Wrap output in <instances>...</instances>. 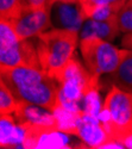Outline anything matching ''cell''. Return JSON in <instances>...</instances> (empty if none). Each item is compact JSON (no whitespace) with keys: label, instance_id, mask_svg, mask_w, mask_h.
<instances>
[{"label":"cell","instance_id":"cell-1","mask_svg":"<svg viewBox=\"0 0 132 149\" xmlns=\"http://www.w3.org/2000/svg\"><path fill=\"white\" fill-rule=\"evenodd\" d=\"M0 80L6 84L18 102L38 105L51 112L61 106L57 81L42 69L1 65Z\"/></svg>","mask_w":132,"mask_h":149},{"label":"cell","instance_id":"cell-2","mask_svg":"<svg viewBox=\"0 0 132 149\" xmlns=\"http://www.w3.org/2000/svg\"><path fill=\"white\" fill-rule=\"evenodd\" d=\"M99 79L100 75L71 58L56 78L61 106L70 112H88L100 117Z\"/></svg>","mask_w":132,"mask_h":149},{"label":"cell","instance_id":"cell-3","mask_svg":"<svg viewBox=\"0 0 132 149\" xmlns=\"http://www.w3.org/2000/svg\"><path fill=\"white\" fill-rule=\"evenodd\" d=\"M36 38L42 70L56 80L64 66L73 58L79 42V31L56 28L44 31Z\"/></svg>","mask_w":132,"mask_h":149},{"label":"cell","instance_id":"cell-4","mask_svg":"<svg viewBox=\"0 0 132 149\" xmlns=\"http://www.w3.org/2000/svg\"><path fill=\"white\" fill-rule=\"evenodd\" d=\"M100 119L111 137L123 147L124 139L132 134V92L111 86L101 104Z\"/></svg>","mask_w":132,"mask_h":149},{"label":"cell","instance_id":"cell-5","mask_svg":"<svg viewBox=\"0 0 132 149\" xmlns=\"http://www.w3.org/2000/svg\"><path fill=\"white\" fill-rule=\"evenodd\" d=\"M0 63L42 69L36 44L29 40H20L10 22L4 18H0Z\"/></svg>","mask_w":132,"mask_h":149},{"label":"cell","instance_id":"cell-6","mask_svg":"<svg viewBox=\"0 0 132 149\" xmlns=\"http://www.w3.org/2000/svg\"><path fill=\"white\" fill-rule=\"evenodd\" d=\"M80 50L87 69L100 77L114 72L120 63L122 49L119 50L111 42L99 37H82Z\"/></svg>","mask_w":132,"mask_h":149},{"label":"cell","instance_id":"cell-7","mask_svg":"<svg viewBox=\"0 0 132 149\" xmlns=\"http://www.w3.org/2000/svg\"><path fill=\"white\" fill-rule=\"evenodd\" d=\"M51 8L50 3L44 6H31L24 3L7 20L20 40H30L50 29Z\"/></svg>","mask_w":132,"mask_h":149},{"label":"cell","instance_id":"cell-8","mask_svg":"<svg viewBox=\"0 0 132 149\" xmlns=\"http://www.w3.org/2000/svg\"><path fill=\"white\" fill-rule=\"evenodd\" d=\"M73 135L81 139L89 148H123L111 137L100 117L93 113L75 112Z\"/></svg>","mask_w":132,"mask_h":149},{"label":"cell","instance_id":"cell-9","mask_svg":"<svg viewBox=\"0 0 132 149\" xmlns=\"http://www.w3.org/2000/svg\"><path fill=\"white\" fill-rule=\"evenodd\" d=\"M119 32H120V30H119V26H118L117 16L111 17L109 19H104V20L89 18L88 22L82 26L81 38L82 37H88V36H95L105 41L112 42L119 35Z\"/></svg>","mask_w":132,"mask_h":149},{"label":"cell","instance_id":"cell-10","mask_svg":"<svg viewBox=\"0 0 132 149\" xmlns=\"http://www.w3.org/2000/svg\"><path fill=\"white\" fill-rule=\"evenodd\" d=\"M107 75V80L112 86L132 92V50L122 49L120 63L114 72Z\"/></svg>","mask_w":132,"mask_h":149},{"label":"cell","instance_id":"cell-11","mask_svg":"<svg viewBox=\"0 0 132 149\" xmlns=\"http://www.w3.org/2000/svg\"><path fill=\"white\" fill-rule=\"evenodd\" d=\"M12 115H0V147L23 148L21 129Z\"/></svg>","mask_w":132,"mask_h":149},{"label":"cell","instance_id":"cell-12","mask_svg":"<svg viewBox=\"0 0 132 149\" xmlns=\"http://www.w3.org/2000/svg\"><path fill=\"white\" fill-rule=\"evenodd\" d=\"M127 0H79V5L81 10L82 19H88L97 10L101 7H112L115 10H120V7Z\"/></svg>","mask_w":132,"mask_h":149},{"label":"cell","instance_id":"cell-13","mask_svg":"<svg viewBox=\"0 0 132 149\" xmlns=\"http://www.w3.org/2000/svg\"><path fill=\"white\" fill-rule=\"evenodd\" d=\"M19 105L17 98L4 81L0 80V115H12Z\"/></svg>","mask_w":132,"mask_h":149},{"label":"cell","instance_id":"cell-14","mask_svg":"<svg viewBox=\"0 0 132 149\" xmlns=\"http://www.w3.org/2000/svg\"><path fill=\"white\" fill-rule=\"evenodd\" d=\"M117 22L120 32L132 33V0H127L118 11Z\"/></svg>","mask_w":132,"mask_h":149},{"label":"cell","instance_id":"cell-15","mask_svg":"<svg viewBox=\"0 0 132 149\" xmlns=\"http://www.w3.org/2000/svg\"><path fill=\"white\" fill-rule=\"evenodd\" d=\"M23 4L24 0H0V18L10 19Z\"/></svg>","mask_w":132,"mask_h":149},{"label":"cell","instance_id":"cell-16","mask_svg":"<svg viewBox=\"0 0 132 149\" xmlns=\"http://www.w3.org/2000/svg\"><path fill=\"white\" fill-rule=\"evenodd\" d=\"M122 45L124 49H129L132 50V33H125L123 40H122Z\"/></svg>","mask_w":132,"mask_h":149},{"label":"cell","instance_id":"cell-17","mask_svg":"<svg viewBox=\"0 0 132 149\" xmlns=\"http://www.w3.org/2000/svg\"><path fill=\"white\" fill-rule=\"evenodd\" d=\"M24 3L31 6H44L50 3V0H24Z\"/></svg>","mask_w":132,"mask_h":149},{"label":"cell","instance_id":"cell-18","mask_svg":"<svg viewBox=\"0 0 132 149\" xmlns=\"http://www.w3.org/2000/svg\"><path fill=\"white\" fill-rule=\"evenodd\" d=\"M122 144H123L124 148H130V149H132V134H130L127 137L124 139V141L122 142Z\"/></svg>","mask_w":132,"mask_h":149},{"label":"cell","instance_id":"cell-19","mask_svg":"<svg viewBox=\"0 0 132 149\" xmlns=\"http://www.w3.org/2000/svg\"><path fill=\"white\" fill-rule=\"evenodd\" d=\"M57 3H79V0H50V4L53 6Z\"/></svg>","mask_w":132,"mask_h":149}]
</instances>
